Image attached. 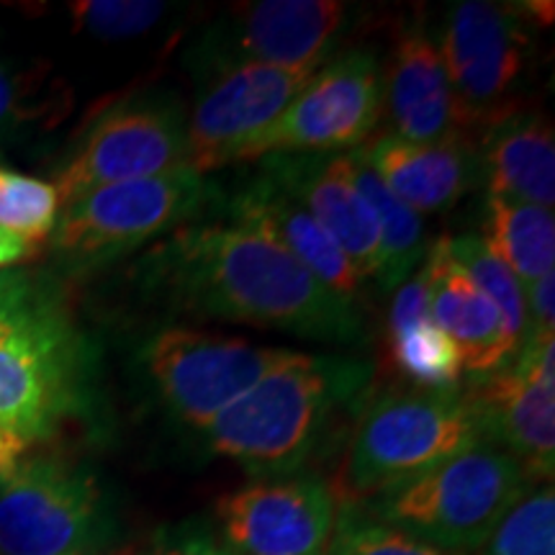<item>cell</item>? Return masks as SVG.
<instances>
[{
    "label": "cell",
    "instance_id": "1",
    "mask_svg": "<svg viewBox=\"0 0 555 555\" xmlns=\"http://www.w3.org/2000/svg\"><path fill=\"white\" fill-rule=\"evenodd\" d=\"M139 286L183 317L224 319L260 330L356 347L365 343L358 304L324 286L258 229L198 219L144 255Z\"/></svg>",
    "mask_w": 555,
    "mask_h": 555
},
{
    "label": "cell",
    "instance_id": "2",
    "mask_svg": "<svg viewBox=\"0 0 555 555\" xmlns=\"http://www.w3.org/2000/svg\"><path fill=\"white\" fill-rule=\"evenodd\" d=\"M371 378L367 360L294 352L227 406L201 442L258 478L298 474L335 416L363 399Z\"/></svg>",
    "mask_w": 555,
    "mask_h": 555
},
{
    "label": "cell",
    "instance_id": "3",
    "mask_svg": "<svg viewBox=\"0 0 555 555\" xmlns=\"http://www.w3.org/2000/svg\"><path fill=\"white\" fill-rule=\"evenodd\" d=\"M86 345L52 298L18 273L0 304V442L24 457L82 404Z\"/></svg>",
    "mask_w": 555,
    "mask_h": 555
},
{
    "label": "cell",
    "instance_id": "4",
    "mask_svg": "<svg viewBox=\"0 0 555 555\" xmlns=\"http://www.w3.org/2000/svg\"><path fill=\"white\" fill-rule=\"evenodd\" d=\"M532 481L494 442L463 453L365 499L363 515L455 555H474Z\"/></svg>",
    "mask_w": 555,
    "mask_h": 555
},
{
    "label": "cell",
    "instance_id": "5",
    "mask_svg": "<svg viewBox=\"0 0 555 555\" xmlns=\"http://www.w3.org/2000/svg\"><path fill=\"white\" fill-rule=\"evenodd\" d=\"M478 440H486L481 422L461 386L384 393L360 414L347 448L345 489L365 502Z\"/></svg>",
    "mask_w": 555,
    "mask_h": 555
},
{
    "label": "cell",
    "instance_id": "6",
    "mask_svg": "<svg viewBox=\"0 0 555 555\" xmlns=\"http://www.w3.org/2000/svg\"><path fill=\"white\" fill-rule=\"evenodd\" d=\"M221 201L219 185L191 168L111 183L60 208L52 245L69 266L95 268L206 219Z\"/></svg>",
    "mask_w": 555,
    "mask_h": 555
},
{
    "label": "cell",
    "instance_id": "7",
    "mask_svg": "<svg viewBox=\"0 0 555 555\" xmlns=\"http://www.w3.org/2000/svg\"><path fill=\"white\" fill-rule=\"evenodd\" d=\"M291 356L294 350L286 347L253 345L191 327H165L144 339L137 365L152 399L172 425L204 435L227 406Z\"/></svg>",
    "mask_w": 555,
    "mask_h": 555
},
{
    "label": "cell",
    "instance_id": "8",
    "mask_svg": "<svg viewBox=\"0 0 555 555\" xmlns=\"http://www.w3.org/2000/svg\"><path fill=\"white\" fill-rule=\"evenodd\" d=\"M111 543L114 506L90 468L34 457L0 478V555H80Z\"/></svg>",
    "mask_w": 555,
    "mask_h": 555
},
{
    "label": "cell",
    "instance_id": "9",
    "mask_svg": "<svg viewBox=\"0 0 555 555\" xmlns=\"http://www.w3.org/2000/svg\"><path fill=\"white\" fill-rule=\"evenodd\" d=\"M189 111L168 88L116 101L90 124L57 172L60 208L124 180L189 168Z\"/></svg>",
    "mask_w": 555,
    "mask_h": 555
},
{
    "label": "cell",
    "instance_id": "10",
    "mask_svg": "<svg viewBox=\"0 0 555 555\" xmlns=\"http://www.w3.org/2000/svg\"><path fill=\"white\" fill-rule=\"evenodd\" d=\"M356 18L337 0H260L214 21L189 50L193 75L229 65H266L317 73Z\"/></svg>",
    "mask_w": 555,
    "mask_h": 555
},
{
    "label": "cell",
    "instance_id": "11",
    "mask_svg": "<svg viewBox=\"0 0 555 555\" xmlns=\"http://www.w3.org/2000/svg\"><path fill=\"white\" fill-rule=\"evenodd\" d=\"M525 5L457 0L446 13L437 47L453 90L457 124L491 127L509 114L532 50Z\"/></svg>",
    "mask_w": 555,
    "mask_h": 555
},
{
    "label": "cell",
    "instance_id": "12",
    "mask_svg": "<svg viewBox=\"0 0 555 555\" xmlns=\"http://www.w3.org/2000/svg\"><path fill=\"white\" fill-rule=\"evenodd\" d=\"M384 114V65L376 50L335 54L311 75L281 119L247 159L266 155H324L363 147Z\"/></svg>",
    "mask_w": 555,
    "mask_h": 555
},
{
    "label": "cell",
    "instance_id": "13",
    "mask_svg": "<svg viewBox=\"0 0 555 555\" xmlns=\"http://www.w3.org/2000/svg\"><path fill=\"white\" fill-rule=\"evenodd\" d=\"M314 73L229 65L196 75L201 93L189 114V165L208 172L247 159Z\"/></svg>",
    "mask_w": 555,
    "mask_h": 555
},
{
    "label": "cell",
    "instance_id": "14",
    "mask_svg": "<svg viewBox=\"0 0 555 555\" xmlns=\"http://www.w3.org/2000/svg\"><path fill=\"white\" fill-rule=\"evenodd\" d=\"M466 399L486 440L515 457L530 481H553L555 339L519 345L504 367L476 376Z\"/></svg>",
    "mask_w": 555,
    "mask_h": 555
},
{
    "label": "cell",
    "instance_id": "15",
    "mask_svg": "<svg viewBox=\"0 0 555 555\" xmlns=\"http://www.w3.org/2000/svg\"><path fill=\"white\" fill-rule=\"evenodd\" d=\"M217 519L234 555H324L335 496L314 474L258 478L221 496Z\"/></svg>",
    "mask_w": 555,
    "mask_h": 555
},
{
    "label": "cell",
    "instance_id": "16",
    "mask_svg": "<svg viewBox=\"0 0 555 555\" xmlns=\"http://www.w3.org/2000/svg\"><path fill=\"white\" fill-rule=\"evenodd\" d=\"M260 172L294 196L335 240L356 273L367 281L380 270V234L371 206L350 176L347 152L266 155Z\"/></svg>",
    "mask_w": 555,
    "mask_h": 555
},
{
    "label": "cell",
    "instance_id": "17",
    "mask_svg": "<svg viewBox=\"0 0 555 555\" xmlns=\"http://www.w3.org/2000/svg\"><path fill=\"white\" fill-rule=\"evenodd\" d=\"M363 155L386 189L420 217L448 211L481 183L478 147L466 134L425 144L380 134L363 144Z\"/></svg>",
    "mask_w": 555,
    "mask_h": 555
},
{
    "label": "cell",
    "instance_id": "18",
    "mask_svg": "<svg viewBox=\"0 0 555 555\" xmlns=\"http://www.w3.org/2000/svg\"><path fill=\"white\" fill-rule=\"evenodd\" d=\"M384 108L393 134L406 142L463 134L440 47L422 16L409 21L393 47L384 73Z\"/></svg>",
    "mask_w": 555,
    "mask_h": 555
},
{
    "label": "cell",
    "instance_id": "19",
    "mask_svg": "<svg viewBox=\"0 0 555 555\" xmlns=\"http://www.w3.org/2000/svg\"><path fill=\"white\" fill-rule=\"evenodd\" d=\"M221 217L242 221L278 242L324 286L358 304L363 278L356 273L335 240L317 224L314 217L281 185L258 172L221 206Z\"/></svg>",
    "mask_w": 555,
    "mask_h": 555
},
{
    "label": "cell",
    "instance_id": "20",
    "mask_svg": "<svg viewBox=\"0 0 555 555\" xmlns=\"http://www.w3.org/2000/svg\"><path fill=\"white\" fill-rule=\"evenodd\" d=\"M425 262L429 268V314L455 345L463 371L486 376L504 367L517 356V343L491 298L450 258L448 237L427 249Z\"/></svg>",
    "mask_w": 555,
    "mask_h": 555
},
{
    "label": "cell",
    "instance_id": "21",
    "mask_svg": "<svg viewBox=\"0 0 555 555\" xmlns=\"http://www.w3.org/2000/svg\"><path fill=\"white\" fill-rule=\"evenodd\" d=\"M478 163L489 196L553 208L555 139L545 116L517 111L486 127Z\"/></svg>",
    "mask_w": 555,
    "mask_h": 555
},
{
    "label": "cell",
    "instance_id": "22",
    "mask_svg": "<svg viewBox=\"0 0 555 555\" xmlns=\"http://www.w3.org/2000/svg\"><path fill=\"white\" fill-rule=\"evenodd\" d=\"M391 356L401 376L420 388H457L463 365L455 345L429 314V268L422 262L397 288L388 311Z\"/></svg>",
    "mask_w": 555,
    "mask_h": 555
},
{
    "label": "cell",
    "instance_id": "23",
    "mask_svg": "<svg viewBox=\"0 0 555 555\" xmlns=\"http://www.w3.org/2000/svg\"><path fill=\"white\" fill-rule=\"evenodd\" d=\"M347 163H350L352 183L365 198V204L371 206L378 224L380 270L376 281L380 288L397 291L427 258L425 221L386 189L384 180L365 159L363 147L347 152Z\"/></svg>",
    "mask_w": 555,
    "mask_h": 555
},
{
    "label": "cell",
    "instance_id": "24",
    "mask_svg": "<svg viewBox=\"0 0 555 555\" xmlns=\"http://www.w3.org/2000/svg\"><path fill=\"white\" fill-rule=\"evenodd\" d=\"M491 253L515 273L522 286L553 275L555 268V217L553 208L525 201L486 198L483 237Z\"/></svg>",
    "mask_w": 555,
    "mask_h": 555
},
{
    "label": "cell",
    "instance_id": "25",
    "mask_svg": "<svg viewBox=\"0 0 555 555\" xmlns=\"http://www.w3.org/2000/svg\"><path fill=\"white\" fill-rule=\"evenodd\" d=\"M478 555H555L553 481L532 483L494 527Z\"/></svg>",
    "mask_w": 555,
    "mask_h": 555
},
{
    "label": "cell",
    "instance_id": "26",
    "mask_svg": "<svg viewBox=\"0 0 555 555\" xmlns=\"http://www.w3.org/2000/svg\"><path fill=\"white\" fill-rule=\"evenodd\" d=\"M448 253L457 266L466 270L470 281L491 298V304L499 309V314H502L506 330H509V335L519 350L527 332L522 283L491 253V247L478 234H461V237L448 240Z\"/></svg>",
    "mask_w": 555,
    "mask_h": 555
},
{
    "label": "cell",
    "instance_id": "27",
    "mask_svg": "<svg viewBox=\"0 0 555 555\" xmlns=\"http://www.w3.org/2000/svg\"><path fill=\"white\" fill-rule=\"evenodd\" d=\"M60 196L54 183L0 168V229L39 245L54 232Z\"/></svg>",
    "mask_w": 555,
    "mask_h": 555
},
{
    "label": "cell",
    "instance_id": "28",
    "mask_svg": "<svg viewBox=\"0 0 555 555\" xmlns=\"http://www.w3.org/2000/svg\"><path fill=\"white\" fill-rule=\"evenodd\" d=\"M324 555H455L437 551L420 540L380 525L356 506H347L343 517L332 527V535Z\"/></svg>",
    "mask_w": 555,
    "mask_h": 555
},
{
    "label": "cell",
    "instance_id": "29",
    "mask_svg": "<svg viewBox=\"0 0 555 555\" xmlns=\"http://www.w3.org/2000/svg\"><path fill=\"white\" fill-rule=\"evenodd\" d=\"M168 11V3L152 0H82L69 5L78 29L99 39L142 37L155 29Z\"/></svg>",
    "mask_w": 555,
    "mask_h": 555
},
{
    "label": "cell",
    "instance_id": "30",
    "mask_svg": "<svg viewBox=\"0 0 555 555\" xmlns=\"http://www.w3.org/2000/svg\"><path fill=\"white\" fill-rule=\"evenodd\" d=\"M144 555H234L219 543L204 519H189L157 530L150 551Z\"/></svg>",
    "mask_w": 555,
    "mask_h": 555
},
{
    "label": "cell",
    "instance_id": "31",
    "mask_svg": "<svg viewBox=\"0 0 555 555\" xmlns=\"http://www.w3.org/2000/svg\"><path fill=\"white\" fill-rule=\"evenodd\" d=\"M525 309H527V332L525 343H543L555 337V273L527 283Z\"/></svg>",
    "mask_w": 555,
    "mask_h": 555
},
{
    "label": "cell",
    "instance_id": "32",
    "mask_svg": "<svg viewBox=\"0 0 555 555\" xmlns=\"http://www.w3.org/2000/svg\"><path fill=\"white\" fill-rule=\"evenodd\" d=\"M26 119H29L26 90L18 75L0 57V139L13 134Z\"/></svg>",
    "mask_w": 555,
    "mask_h": 555
},
{
    "label": "cell",
    "instance_id": "33",
    "mask_svg": "<svg viewBox=\"0 0 555 555\" xmlns=\"http://www.w3.org/2000/svg\"><path fill=\"white\" fill-rule=\"evenodd\" d=\"M39 245H34L29 240H21L16 234L0 229V268H11L21 260H29L37 255Z\"/></svg>",
    "mask_w": 555,
    "mask_h": 555
},
{
    "label": "cell",
    "instance_id": "34",
    "mask_svg": "<svg viewBox=\"0 0 555 555\" xmlns=\"http://www.w3.org/2000/svg\"><path fill=\"white\" fill-rule=\"evenodd\" d=\"M80 555H144V551L137 543H111L106 547H99V551H88Z\"/></svg>",
    "mask_w": 555,
    "mask_h": 555
},
{
    "label": "cell",
    "instance_id": "35",
    "mask_svg": "<svg viewBox=\"0 0 555 555\" xmlns=\"http://www.w3.org/2000/svg\"><path fill=\"white\" fill-rule=\"evenodd\" d=\"M21 461H24V457H21L16 450H11L9 446H3V442H0V478L9 476Z\"/></svg>",
    "mask_w": 555,
    "mask_h": 555
},
{
    "label": "cell",
    "instance_id": "36",
    "mask_svg": "<svg viewBox=\"0 0 555 555\" xmlns=\"http://www.w3.org/2000/svg\"><path fill=\"white\" fill-rule=\"evenodd\" d=\"M16 278H18V273H0V304H3L5 296L11 294V288H13V283H16Z\"/></svg>",
    "mask_w": 555,
    "mask_h": 555
}]
</instances>
